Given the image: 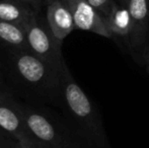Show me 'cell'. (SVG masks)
Returning a JSON list of instances; mask_svg holds the SVG:
<instances>
[{
    "label": "cell",
    "instance_id": "cell-1",
    "mask_svg": "<svg viewBox=\"0 0 149 148\" xmlns=\"http://www.w3.org/2000/svg\"><path fill=\"white\" fill-rule=\"evenodd\" d=\"M2 62V73L12 93H18L36 105L59 106L63 72L30 49L7 53Z\"/></svg>",
    "mask_w": 149,
    "mask_h": 148
},
{
    "label": "cell",
    "instance_id": "cell-2",
    "mask_svg": "<svg viewBox=\"0 0 149 148\" xmlns=\"http://www.w3.org/2000/svg\"><path fill=\"white\" fill-rule=\"evenodd\" d=\"M58 107L63 110L65 120L86 148H112L100 111L67 66L63 72Z\"/></svg>",
    "mask_w": 149,
    "mask_h": 148
},
{
    "label": "cell",
    "instance_id": "cell-3",
    "mask_svg": "<svg viewBox=\"0 0 149 148\" xmlns=\"http://www.w3.org/2000/svg\"><path fill=\"white\" fill-rule=\"evenodd\" d=\"M20 108L26 128L36 141L53 148H86L67 121L46 106L20 101Z\"/></svg>",
    "mask_w": 149,
    "mask_h": 148
},
{
    "label": "cell",
    "instance_id": "cell-4",
    "mask_svg": "<svg viewBox=\"0 0 149 148\" xmlns=\"http://www.w3.org/2000/svg\"><path fill=\"white\" fill-rule=\"evenodd\" d=\"M29 48L38 57L58 68L66 65L62 54V43L52 33L47 19L37 13L24 26Z\"/></svg>",
    "mask_w": 149,
    "mask_h": 148
},
{
    "label": "cell",
    "instance_id": "cell-5",
    "mask_svg": "<svg viewBox=\"0 0 149 148\" xmlns=\"http://www.w3.org/2000/svg\"><path fill=\"white\" fill-rule=\"evenodd\" d=\"M132 30L127 47L134 62L141 66L149 63V0H129Z\"/></svg>",
    "mask_w": 149,
    "mask_h": 148
},
{
    "label": "cell",
    "instance_id": "cell-6",
    "mask_svg": "<svg viewBox=\"0 0 149 148\" xmlns=\"http://www.w3.org/2000/svg\"><path fill=\"white\" fill-rule=\"evenodd\" d=\"M0 129L18 141H36L26 126L20 101L14 97L8 85L0 86Z\"/></svg>",
    "mask_w": 149,
    "mask_h": 148
},
{
    "label": "cell",
    "instance_id": "cell-7",
    "mask_svg": "<svg viewBox=\"0 0 149 148\" xmlns=\"http://www.w3.org/2000/svg\"><path fill=\"white\" fill-rule=\"evenodd\" d=\"M71 11L76 30L93 33L100 37L113 38L104 17L87 0H62Z\"/></svg>",
    "mask_w": 149,
    "mask_h": 148
},
{
    "label": "cell",
    "instance_id": "cell-8",
    "mask_svg": "<svg viewBox=\"0 0 149 148\" xmlns=\"http://www.w3.org/2000/svg\"><path fill=\"white\" fill-rule=\"evenodd\" d=\"M46 5V19L48 24L54 36L63 41L75 30L72 13L62 0H51Z\"/></svg>",
    "mask_w": 149,
    "mask_h": 148
},
{
    "label": "cell",
    "instance_id": "cell-9",
    "mask_svg": "<svg viewBox=\"0 0 149 148\" xmlns=\"http://www.w3.org/2000/svg\"><path fill=\"white\" fill-rule=\"evenodd\" d=\"M31 6L20 0H0V20L26 26L37 13Z\"/></svg>",
    "mask_w": 149,
    "mask_h": 148
},
{
    "label": "cell",
    "instance_id": "cell-10",
    "mask_svg": "<svg viewBox=\"0 0 149 148\" xmlns=\"http://www.w3.org/2000/svg\"><path fill=\"white\" fill-rule=\"evenodd\" d=\"M30 49L24 26L0 20V50L4 54Z\"/></svg>",
    "mask_w": 149,
    "mask_h": 148
},
{
    "label": "cell",
    "instance_id": "cell-11",
    "mask_svg": "<svg viewBox=\"0 0 149 148\" xmlns=\"http://www.w3.org/2000/svg\"><path fill=\"white\" fill-rule=\"evenodd\" d=\"M104 19L113 37L124 38L127 40L128 43L132 30V19L127 5L117 3Z\"/></svg>",
    "mask_w": 149,
    "mask_h": 148
},
{
    "label": "cell",
    "instance_id": "cell-12",
    "mask_svg": "<svg viewBox=\"0 0 149 148\" xmlns=\"http://www.w3.org/2000/svg\"><path fill=\"white\" fill-rule=\"evenodd\" d=\"M104 18L111 13L117 4L116 0H87Z\"/></svg>",
    "mask_w": 149,
    "mask_h": 148
},
{
    "label": "cell",
    "instance_id": "cell-13",
    "mask_svg": "<svg viewBox=\"0 0 149 148\" xmlns=\"http://www.w3.org/2000/svg\"><path fill=\"white\" fill-rule=\"evenodd\" d=\"M17 141L13 136L7 133L0 134V148H15Z\"/></svg>",
    "mask_w": 149,
    "mask_h": 148
},
{
    "label": "cell",
    "instance_id": "cell-14",
    "mask_svg": "<svg viewBox=\"0 0 149 148\" xmlns=\"http://www.w3.org/2000/svg\"><path fill=\"white\" fill-rule=\"evenodd\" d=\"M15 148H53L49 145H46L39 141L35 142H24V141H17Z\"/></svg>",
    "mask_w": 149,
    "mask_h": 148
},
{
    "label": "cell",
    "instance_id": "cell-15",
    "mask_svg": "<svg viewBox=\"0 0 149 148\" xmlns=\"http://www.w3.org/2000/svg\"><path fill=\"white\" fill-rule=\"evenodd\" d=\"M20 1L29 4V5L31 6V7L37 10V11H40L42 6H43L44 4H46V0H20Z\"/></svg>",
    "mask_w": 149,
    "mask_h": 148
},
{
    "label": "cell",
    "instance_id": "cell-16",
    "mask_svg": "<svg viewBox=\"0 0 149 148\" xmlns=\"http://www.w3.org/2000/svg\"><path fill=\"white\" fill-rule=\"evenodd\" d=\"M2 85H7V84H6V81H5V79H4V76L0 74V86H2Z\"/></svg>",
    "mask_w": 149,
    "mask_h": 148
},
{
    "label": "cell",
    "instance_id": "cell-17",
    "mask_svg": "<svg viewBox=\"0 0 149 148\" xmlns=\"http://www.w3.org/2000/svg\"><path fill=\"white\" fill-rule=\"evenodd\" d=\"M119 1H120L119 4H122V5H127V3H128L129 0H119Z\"/></svg>",
    "mask_w": 149,
    "mask_h": 148
},
{
    "label": "cell",
    "instance_id": "cell-18",
    "mask_svg": "<svg viewBox=\"0 0 149 148\" xmlns=\"http://www.w3.org/2000/svg\"><path fill=\"white\" fill-rule=\"evenodd\" d=\"M0 74L3 75V73H2V62H1V60H0Z\"/></svg>",
    "mask_w": 149,
    "mask_h": 148
},
{
    "label": "cell",
    "instance_id": "cell-19",
    "mask_svg": "<svg viewBox=\"0 0 149 148\" xmlns=\"http://www.w3.org/2000/svg\"><path fill=\"white\" fill-rule=\"evenodd\" d=\"M145 68H146V72H147V73L149 74V63L145 66Z\"/></svg>",
    "mask_w": 149,
    "mask_h": 148
},
{
    "label": "cell",
    "instance_id": "cell-20",
    "mask_svg": "<svg viewBox=\"0 0 149 148\" xmlns=\"http://www.w3.org/2000/svg\"><path fill=\"white\" fill-rule=\"evenodd\" d=\"M3 133H6V132H4V131L2 130V129H0V134H3ZM7 134H8V133H7ZM9 135H10V134H9Z\"/></svg>",
    "mask_w": 149,
    "mask_h": 148
},
{
    "label": "cell",
    "instance_id": "cell-21",
    "mask_svg": "<svg viewBox=\"0 0 149 148\" xmlns=\"http://www.w3.org/2000/svg\"><path fill=\"white\" fill-rule=\"evenodd\" d=\"M50 1H51V0H46V4H47L48 2H50Z\"/></svg>",
    "mask_w": 149,
    "mask_h": 148
}]
</instances>
